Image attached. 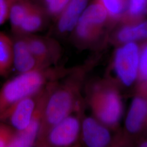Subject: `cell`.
<instances>
[{"instance_id": "6da1fadb", "label": "cell", "mask_w": 147, "mask_h": 147, "mask_svg": "<svg viewBox=\"0 0 147 147\" xmlns=\"http://www.w3.org/2000/svg\"><path fill=\"white\" fill-rule=\"evenodd\" d=\"M86 70L73 68L55 82L47 98L35 146L38 147L49 131L80 106L79 100Z\"/></svg>"}, {"instance_id": "7a4b0ae2", "label": "cell", "mask_w": 147, "mask_h": 147, "mask_svg": "<svg viewBox=\"0 0 147 147\" xmlns=\"http://www.w3.org/2000/svg\"><path fill=\"white\" fill-rule=\"evenodd\" d=\"M71 69L51 67L20 73L7 81L0 88V121L21 100L40 92L49 82L61 78Z\"/></svg>"}, {"instance_id": "3957f363", "label": "cell", "mask_w": 147, "mask_h": 147, "mask_svg": "<svg viewBox=\"0 0 147 147\" xmlns=\"http://www.w3.org/2000/svg\"><path fill=\"white\" fill-rule=\"evenodd\" d=\"M113 27L100 1L91 0L70 37L79 49H98L108 42Z\"/></svg>"}, {"instance_id": "277c9868", "label": "cell", "mask_w": 147, "mask_h": 147, "mask_svg": "<svg viewBox=\"0 0 147 147\" xmlns=\"http://www.w3.org/2000/svg\"><path fill=\"white\" fill-rule=\"evenodd\" d=\"M88 102L96 119L109 128L119 123L123 113L121 95L106 81L95 83L88 93Z\"/></svg>"}, {"instance_id": "5b68a950", "label": "cell", "mask_w": 147, "mask_h": 147, "mask_svg": "<svg viewBox=\"0 0 147 147\" xmlns=\"http://www.w3.org/2000/svg\"><path fill=\"white\" fill-rule=\"evenodd\" d=\"M139 56V43L127 42L116 46L112 68L117 79L125 87H131L138 79Z\"/></svg>"}, {"instance_id": "8992f818", "label": "cell", "mask_w": 147, "mask_h": 147, "mask_svg": "<svg viewBox=\"0 0 147 147\" xmlns=\"http://www.w3.org/2000/svg\"><path fill=\"white\" fill-rule=\"evenodd\" d=\"M73 113L53 126L38 147H68L75 145L81 135V119Z\"/></svg>"}, {"instance_id": "52a82bcc", "label": "cell", "mask_w": 147, "mask_h": 147, "mask_svg": "<svg viewBox=\"0 0 147 147\" xmlns=\"http://www.w3.org/2000/svg\"><path fill=\"white\" fill-rule=\"evenodd\" d=\"M57 80L50 82L44 87L37 102L36 109L33 112L29 125L22 131H18L16 130L9 147H30L35 146L38 132L42 121L48 96L55 82Z\"/></svg>"}, {"instance_id": "ba28073f", "label": "cell", "mask_w": 147, "mask_h": 147, "mask_svg": "<svg viewBox=\"0 0 147 147\" xmlns=\"http://www.w3.org/2000/svg\"><path fill=\"white\" fill-rule=\"evenodd\" d=\"M24 37L32 53L44 67H51L57 64L62 56V49L56 39L36 34Z\"/></svg>"}, {"instance_id": "9c48e42d", "label": "cell", "mask_w": 147, "mask_h": 147, "mask_svg": "<svg viewBox=\"0 0 147 147\" xmlns=\"http://www.w3.org/2000/svg\"><path fill=\"white\" fill-rule=\"evenodd\" d=\"M147 40V16L136 21L117 23L111 31L108 42L117 46L127 42Z\"/></svg>"}, {"instance_id": "30bf717a", "label": "cell", "mask_w": 147, "mask_h": 147, "mask_svg": "<svg viewBox=\"0 0 147 147\" xmlns=\"http://www.w3.org/2000/svg\"><path fill=\"white\" fill-rule=\"evenodd\" d=\"M91 0H70L53 20L55 31L60 36L71 34Z\"/></svg>"}, {"instance_id": "8fae6325", "label": "cell", "mask_w": 147, "mask_h": 147, "mask_svg": "<svg viewBox=\"0 0 147 147\" xmlns=\"http://www.w3.org/2000/svg\"><path fill=\"white\" fill-rule=\"evenodd\" d=\"M81 135L84 144L89 147H107L112 140L110 128L94 117H84L81 120Z\"/></svg>"}, {"instance_id": "7c38bea8", "label": "cell", "mask_w": 147, "mask_h": 147, "mask_svg": "<svg viewBox=\"0 0 147 147\" xmlns=\"http://www.w3.org/2000/svg\"><path fill=\"white\" fill-rule=\"evenodd\" d=\"M43 89L19 102L2 121L9 123V125L16 131H20L25 130L30 124Z\"/></svg>"}, {"instance_id": "4fadbf2b", "label": "cell", "mask_w": 147, "mask_h": 147, "mask_svg": "<svg viewBox=\"0 0 147 147\" xmlns=\"http://www.w3.org/2000/svg\"><path fill=\"white\" fill-rule=\"evenodd\" d=\"M13 40V67L18 71L20 73H25L47 68L32 53L25 37L14 36Z\"/></svg>"}, {"instance_id": "5bb4252c", "label": "cell", "mask_w": 147, "mask_h": 147, "mask_svg": "<svg viewBox=\"0 0 147 147\" xmlns=\"http://www.w3.org/2000/svg\"><path fill=\"white\" fill-rule=\"evenodd\" d=\"M147 125V97L138 94L135 96L129 107L125 120L126 132L137 135Z\"/></svg>"}, {"instance_id": "9a60e30c", "label": "cell", "mask_w": 147, "mask_h": 147, "mask_svg": "<svg viewBox=\"0 0 147 147\" xmlns=\"http://www.w3.org/2000/svg\"><path fill=\"white\" fill-rule=\"evenodd\" d=\"M51 20L45 11L33 5L31 10L22 22L18 31L14 36H25L36 34L43 30Z\"/></svg>"}, {"instance_id": "2e32d148", "label": "cell", "mask_w": 147, "mask_h": 147, "mask_svg": "<svg viewBox=\"0 0 147 147\" xmlns=\"http://www.w3.org/2000/svg\"><path fill=\"white\" fill-rule=\"evenodd\" d=\"M13 67V40L0 31V76H5Z\"/></svg>"}, {"instance_id": "e0dca14e", "label": "cell", "mask_w": 147, "mask_h": 147, "mask_svg": "<svg viewBox=\"0 0 147 147\" xmlns=\"http://www.w3.org/2000/svg\"><path fill=\"white\" fill-rule=\"evenodd\" d=\"M32 7L30 0H16L11 6L8 20L14 35L17 33L22 22L31 10Z\"/></svg>"}, {"instance_id": "ac0fdd59", "label": "cell", "mask_w": 147, "mask_h": 147, "mask_svg": "<svg viewBox=\"0 0 147 147\" xmlns=\"http://www.w3.org/2000/svg\"><path fill=\"white\" fill-rule=\"evenodd\" d=\"M147 16V0H127V8L119 22L136 21Z\"/></svg>"}, {"instance_id": "d6986e66", "label": "cell", "mask_w": 147, "mask_h": 147, "mask_svg": "<svg viewBox=\"0 0 147 147\" xmlns=\"http://www.w3.org/2000/svg\"><path fill=\"white\" fill-rule=\"evenodd\" d=\"M115 25L121 20L126 11L127 0H99Z\"/></svg>"}, {"instance_id": "ffe728a7", "label": "cell", "mask_w": 147, "mask_h": 147, "mask_svg": "<svg viewBox=\"0 0 147 147\" xmlns=\"http://www.w3.org/2000/svg\"><path fill=\"white\" fill-rule=\"evenodd\" d=\"M33 5L45 11L53 21L59 14L58 0H30Z\"/></svg>"}, {"instance_id": "44dd1931", "label": "cell", "mask_w": 147, "mask_h": 147, "mask_svg": "<svg viewBox=\"0 0 147 147\" xmlns=\"http://www.w3.org/2000/svg\"><path fill=\"white\" fill-rule=\"evenodd\" d=\"M138 80L147 83V40L140 43Z\"/></svg>"}, {"instance_id": "7402d4cb", "label": "cell", "mask_w": 147, "mask_h": 147, "mask_svg": "<svg viewBox=\"0 0 147 147\" xmlns=\"http://www.w3.org/2000/svg\"><path fill=\"white\" fill-rule=\"evenodd\" d=\"M16 130L9 124L0 121V147H8Z\"/></svg>"}, {"instance_id": "603a6c76", "label": "cell", "mask_w": 147, "mask_h": 147, "mask_svg": "<svg viewBox=\"0 0 147 147\" xmlns=\"http://www.w3.org/2000/svg\"><path fill=\"white\" fill-rule=\"evenodd\" d=\"M16 0H0V26L8 20L11 6Z\"/></svg>"}, {"instance_id": "cb8c5ba5", "label": "cell", "mask_w": 147, "mask_h": 147, "mask_svg": "<svg viewBox=\"0 0 147 147\" xmlns=\"http://www.w3.org/2000/svg\"><path fill=\"white\" fill-rule=\"evenodd\" d=\"M70 0H58V7L59 13L63 10L64 7L68 3Z\"/></svg>"}]
</instances>
